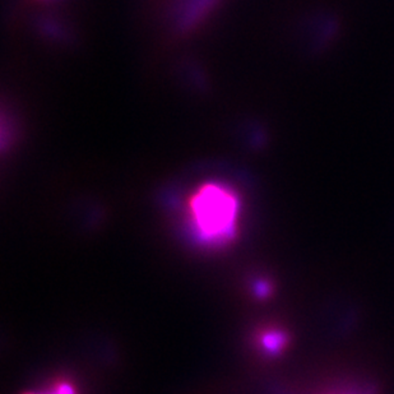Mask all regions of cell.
Wrapping results in <instances>:
<instances>
[{
	"label": "cell",
	"mask_w": 394,
	"mask_h": 394,
	"mask_svg": "<svg viewBox=\"0 0 394 394\" xmlns=\"http://www.w3.org/2000/svg\"><path fill=\"white\" fill-rule=\"evenodd\" d=\"M239 212L240 202L236 193L221 183L205 184L189 203V217L194 233L211 244H221L233 236Z\"/></svg>",
	"instance_id": "obj_1"
},
{
	"label": "cell",
	"mask_w": 394,
	"mask_h": 394,
	"mask_svg": "<svg viewBox=\"0 0 394 394\" xmlns=\"http://www.w3.org/2000/svg\"><path fill=\"white\" fill-rule=\"evenodd\" d=\"M287 336L283 332L273 329L262 336V346L269 354H278L286 347Z\"/></svg>",
	"instance_id": "obj_2"
},
{
	"label": "cell",
	"mask_w": 394,
	"mask_h": 394,
	"mask_svg": "<svg viewBox=\"0 0 394 394\" xmlns=\"http://www.w3.org/2000/svg\"><path fill=\"white\" fill-rule=\"evenodd\" d=\"M54 394H73L72 389L69 388V386H67V385H64L62 388H59V391Z\"/></svg>",
	"instance_id": "obj_3"
}]
</instances>
